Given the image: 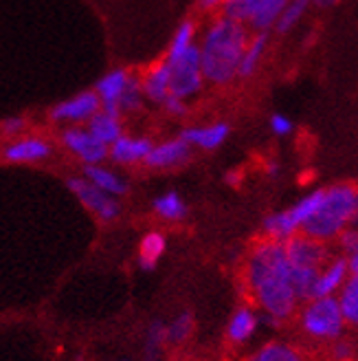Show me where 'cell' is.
<instances>
[{
  "label": "cell",
  "mask_w": 358,
  "mask_h": 361,
  "mask_svg": "<svg viewBox=\"0 0 358 361\" xmlns=\"http://www.w3.org/2000/svg\"><path fill=\"white\" fill-rule=\"evenodd\" d=\"M244 282L262 313L288 322L299 311L301 304L290 284V264L283 243L271 238L255 243L246 256Z\"/></svg>",
  "instance_id": "6da1fadb"
},
{
  "label": "cell",
  "mask_w": 358,
  "mask_h": 361,
  "mask_svg": "<svg viewBox=\"0 0 358 361\" xmlns=\"http://www.w3.org/2000/svg\"><path fill=\"white\" fill-rule=\"evenodd\" d=\"M248 42V31L242 23L231 18H218L207 29L200 51L203 78L213 84H229L238 78L240 58Z\"/></svg>",
  "instance_id": "7a4b0ae2"
},
{
  "label": "cell",
  "mask_w": 358,
  "mask_h": 361,
  "mask_svg": "<svg viewBox=\"0 0 358 361\" xmlns=\"http://www.w3.org/2000/svg\"><path fill=\"white\" fill-rule=\"evenodd\" d=\"M358 214V192L352 183H338L324 190L321 203L314 214L303 223L301 233L321 243L336 240L343 229H347Z\"/></svg>",
  "instance_id": "3957f363"
},
{
  "label": "cell",
  "mask_w": 358,
  "mask_h": 361,
  "mask_svg": "<svg viewBox=\"0 0 358 361\" xmlns=\"http://www.w3.org/2000/svg\"><path fill=\"white\" fill-rule=\"evenodd\" d=\"M299 326L314 341H334L345 335L347 324L338 309L336 295L314 298L303 302L299 311Z\"/></svg>",
  "instance_id": "277c9868"
},
{
  "label": "cell",
  "mask_w": 358,
  "mask_h": 361,
  "mask_svg": "<svg viewBox=\"0 0 358 361\" xmlns=\"http://www.w3.org/2000/svg\"><path fill=\"white\" fill-rule=\"evenodd\" d=\"M321 196H324V190H314V192L303 196L301 201H297L293 207L266 216L264 223H262V229L266 233V238L279 240V243L293 238L295 233L301 231L303 223H306L310 216L314 214V209L321 203Z\"/></svg>",
  "instance_id": "5b68a950"
},
{
  "label": "cell",
  "mask_w": 358,
  "mask_h": 361,
  "mask_svg": "<svg viewBox=\"0 0 358 361\" xmlns=\"http://www.w3.org/2000/svg\"><path fill=\"white\" fill-rule=\"evenodd\" d=\"M170 66V95L178 99L193 97L203 88V66H200V51L198 44H191L181 56L165 60Z\"/></svg>",
  "instance_id": "8992f818"
},
{
  "label": "cell",
  "mask_w": 358,
  "mask_h": 361,
  "mask_svg": "<svg viewBox=\"0 0 358 361\" xmlns=\"http://www.w3.org/2000/svg\"><path fill=\"white\" fill-rule=\"evenodd\" d=\"M288 0H224L222 16L238 23H248L255 31H268L275 27L281 9Z\"/></svg>",
  "instance_id": "52a82bcc"
},
{
  "label": "cell",
  "mask_w": 358,
  "mask_h": 361,
  "mask_svg": "<svg viewBox=\"0 0 358 361\" xmlns=\"http://www.w3.org/2000/svg\"><path fill=\"white\" fill-rule=\"evenodd\" d=\"M283 251H286V258H288L290 269L319 271L332 258V251H330L328 243L314 240L310 236H303V233H295L293 238L283 240Z\"/></svg>",
  "instance_id": "ba28073f"
},
{
  "label": "cell",
  "mask_w": 358,
  "mask_h": 361,
  "mask_svg": "<svg viewBox=\"0 0 358 361\" xmlns=\"http://www.w3.org/2000/svg\"><path fill=\"white\" fill-rule=\"evenodd\" d=\"M68 190L73 192L79 203L88 209L93 212L99 221L103 223H113L115 219H119L121 214V205L115 196L101 192L99 188H95L91 180H86L84 176H73L68 178Z\"/></svg>",
  "instance_id": "9c48e42d"
},
{
  "label": "cell",
  "mask_w": 358,
  "mask_h": 361,
  "mask_svg": "<svg viewBox=\"0 0 358 361\" xmlns=\"http://www.w3.org/2000/svg\"><path fill=\"white\" fill-rule=\"evenodd\" d=\"M62 143L70 152H75L86 166L101 164V161L108 157V146H103V143L97 141L88 130L75 128V126L62 133Z\"/></svg>",
  "instance_id": "30bf717a"
},
{
  "label": "cell",
  "mask_w": 358,
  "mask_h": 361,
  "mask_svg": "<svg viewBox=\"0 0 358 361\" xmlns=\"http://www.w3.org/2000/svg\"><path fill=\"white\" fill-rule=\"evenodd\" d=\"M101 108V102L97 97L95 90H84L73 97H68L60 102L56 108L51 111V117L56 121H88Z\"/></svg>",
  "instance_id": "8fae6325"
},
{
  "label": "cell",
  "mask_w": 358,
  "mask_h": 361,
  "mask_svg": "<svg viewBox=\"0 0 358 361\" xmlns=\"http://www.w3.org/2000/svg\"><path fill=\"white\" fill-rule=\"evenodd\" d=\"M347 276H352L350 269H347V258L345 256H334V258H330L324 267L319 269V274L314 278V284H312L310 300L336 295L338 288H341L343 282L347 280Z\"/></svg>",
  "instance_id": "7c38bea8"
},
{
  "label": "cell",
  "mask_w": 358,
  "mask_h": 361,
  "mask_svg": "<svg viewBox=\"0 0 358 361\" xmlns=\"http://www.w3.org/2000/svg\"><path fill=\"white\" fill-rule=\"evenodd\" d=\"M189 159H191V146L178 137V139H170L165 143H160V146H152V150L148 152L143 164L156 170H170V168H178L187 164Z\"/></svg>",
  "instance_id": "4fadbf2b"
},
{
  "label": "cell",
  "mask_w": 358,
  "mask_h": 361,
  "mask_svg": "<svg viewBox=\"0 0 358 361\" xmlns=\"http://www.w3.org/2000/svg\"><path fill=\"white\" fill-rule=\"evenodd\" d=\"M262 326L260 324V313L253 309V306L242 304L234 311V315L229 317L226 324V339L234 346H242L246 341H250L255 337L257 329Z\"/></svg>",
  "instance_id": "5bb4252c"
},
{
  "label": "cell",
  "mask_w": 358,
  "mask_h": 361,
  "mask_svg": "<svg viewBox=\"0 0 358 361\" xmlns=\"http://www.w3.org/2000/svg\"><path fill=\"white\" fill-rule=\"evenodd\" d=\"M3 157L9 164H38L51 157V143L40 137L18 139L3 150Z\"/></svg>",
  "instance_id": "9a60e30c"
},
{
  "label": "cell",
  "mask_w": 358,
  "mask_h": 361,
  "mask_svg": "<svg viewBox=\"0 0 358 361\" xmlns=\"http://www.w3.org/2000/svg\"><path fill=\"white\" fill-rule=\"evenodd\" d=\"M152 150V141L146 137H125L121 135L115 143L108 146V157L119 166H132L146 161L148 152Z\"/></svg>",
  "instance_id": "2e32d148"
},
{
  "label": "cell",
  "mask_w": 358,
  "mask_h": 361,
  "mask_svg": "<svg viewBox=\"0 0 358 361\" xmlns=\"http://www.w3.org/2000/svg\"><path fill=\"white\" fill-rule=\"evenodd\" d=\"M125 80H128V71L123 68H115L110 73H106L97 86H95V93L101 102V111L108 113V115H115V117H121L119 108H117V102H119V95L125 86Z\"/></svg>",
  "instance_id": "e0dca14e"
},
{
  "label": "cell",
  "mask_w": 358,
  "mask_h": 361,
  "mask_svg": "<svg viewBox=\"0 0 358 361\" xmlns=\"http://www.w3.org/2000/svg\"><path fill=\"white\" fill-rule=\"evenodd\" d=\"M231 128L229 123H211V126H198V128H185L181 133V139L187 141L189 146L203 148V150H216L226 141Z\"/></svg>",
  "instance_id": "ac0fdd59"
},
{
  "label": "cell",
  "mask_w": 358,
  "mask_h": 361,
  "mask_svg": "<svg viewBox=\"0 0 358 361\" xmlns=\"http://www.w3.org/2000/svg\"><path fill=\"white\" fill-rule=\"evenodd\" d=\"M84 178L86 180H91V183L95 188H99L101 192L106 194H110V196H123V194H128L130 185H128V180H125L123 176H119L117 172L108 170V168H103L101 164H95V166H86L84 168Z\"/></svg>",
  "instance_id": "d6986e66"
},
{
  "label": "cell",
  "mask_w": 358,
  "mask_h": 361,
  "mask_svg": "<svg viewBox=\"0 0 358 361\" xmlns=\"http://www.w3.org/2000/svg\"><path fill=\"white\" fill-rule=\"evenodd\" d=\"M143 95L154 104H163L165 97L170 95V66L167 62L154 66L150 73L141 80Z\"/></svg>",
  "instance_id": "ffe728a7"
},
{
  "label": "cell",
  "mask_w": 358,
  "mask_h": 361,
  "mask_svg": "<svg viewBox=\"0 0 358 361\" xmlns=\"http://www.w3.org/2000/svg\"><path fill=\"white\" fill-rule=\"evenodd\" d=\"M167 249V238L165 233L160 231H150L143 236L141 245H139V267L143 271H154L158 260L163 258Z\"/></svg>",
  "instance_id": "44dd1931"
},
{
  "label": "cell",
  "mask_w": 358,
  "mask_h": 361,
  "mask_svg": "<svg viewBox=\"0 0 358 361\" xmlns=\"http://www.w3.org/2000/svg\"><path fill=\"white\" fill-rule=\"evenodd\" d=\"M248 361H308V357L288 341H266L248 357Z\"/></svg>",
  "instance_id": "7402d4cb"
},
{
  "label": "cell",
  "mask_w": 358,
  "mask_h": 361,
  "mask_svg": "<svg viewBox=\"0 0 358 361\" xmlns=\"http://www.w3.org/2000/svg\"><path fill=\"white\" fill-rule=\"evenodd\" d=\"M266 47H268V31H257L255 38H248L246 49L240 58L238 78H248L255 73L262 58H264V53H266Z\"/></svg>",
  "instance_id": "603a6c76"
},
{
  "label": "cell",
  "mask_w": 358,
  "mask_h": 361,
  "mask_svg": "<svg viewBox=\"0 0 358 361\" xmlns=\"http://www.w3.org/2000/svg\"><path fill=\"white\" fill-rule=\"evenodd\" d=\"M88 133H91L97 141H101L103 146H110V143H115L123 135L119 117L103 113L101 108L88 119Z\"/></svg>",
  "instance_id": "cb8c5ba5"
},
{
  "label": "cell",
  "mask_w": 358,
  "mask_h": 361,
  "mask_svg": "<svg viewBox=\"0 0 358 361\" xmlns=\"http://www.w3.org/2000/svg\"><path fill=\"white\" fill-rule=\"evenodd\" d=\"M336 302L347 326H356L358 324V274L347 276L343 286L338 288Z\"/></svg>",
  "instance_id": "d4e9b609"
},
{
  "label": "cell",
  "mask_w": 358,
  "mask_h": 361,
  "mask_svg": "<svg viewBox=\"0 0 358 361\" xmlns=\"http://www.w3.org/2000/svg\"><path fill=\"white\" fill-rule=\"evenodd\" d=\"M165 322L152 319L146 331V341H143V361H160L165 350Z\"/></svg>",
  "instance_id": "484cf974"
},
{
  "label": "cell",
  "mask_w": 358,
  "mask_h": 361,
  "mask_svg": "<svg viewBox=\"0 0 358 361\" xmlns=\"http://www.w3.org/2000/svg\"><path fill=\"white\" fill-rule=\"evenodd\" d=\"M152 207H154V212L160 216V219L170 221V223L183 221L187 216V203L183 201L178 192H165V194L156 196Z\"/></svg>",
  "instance_id": "4316f807"
},
{
  "label": "cell",
  "mask_w": 358,
  "mask_h": 361,
  "mask_svg": "<svg viewBox=\"0 0 358 361\" xmlns=\"http://www.w3.org/2000/svg\"><path fill=\"white\" fill-rule=\"evenodd\" d=\"M196 331V317L191 311H181L178 315H174L172 322L165 324V339L172 346H181L193 335Z\"/></svg>",
  "instance_id": "83f0119b"
},
{
  "label": "cell",
  "mask_w": 358,
  "mask_h": 361,
  "mask_svg": "<svg viewBox=\"0 0 358 361\" xmlns=\"http://www.w3.org/2000/svg\"><path fill=\"white\" fill-rule=\"evenodd\" d=\"M141 106H143L141 78L128 73V80H125V86H123L121 95H119L117 108H119V113H134V111H139Z\"/></svg>",
  "instance_id": "f1b7e54d"
},
{
  "label": "cell",
  "mask_w": 358,
  "mask_h": 361,
  "mask_svg": "<svg viewBox=\"0 0 358 361\" xmlns=\"http://www.w3.org/2000/svg\"><path fill=\"white\" fill-rule=\"evenodd\" d=\"M308 7H310V0H288V3H286V7L281 9L279 18H277L275 29L279 33H288L301 20V18L306 16Z\"/></svg>",
  "instance_id": "f546056e"
},
{
  "label": "cell",
  "mask_w": 358,
  "mask_h": 361,
  "mask_svg": "<svg viewBox=\"0 0 358 361\" xmlns=\"http://www.w3.org/2000/svg\"><path fill=\"white\" fill-rule=\"evenodd\" d=\"M193 42H196V25H193V20H183L181 25H178L174 38H172L170 51H167V60L181 56V53L187 51Z\"/></svg>",
  "instance_id": "4dcf8cb0"
},
{
  "label": "cell",
  "mask_w": 358,
  "mask_h": 361,
  "mask_svg": "<svg viewBox=\"0 0 358 361\" xmlns=\"http://www.w3.org/2000/svg\"><path fill=\"white\" fill-rule=\"evenodd\" d=\"M356 359V344L345 335L330 341L328 348V361H354Z\"/></svg>",
  "instance_id": "1f68e13d"
},
{
  "label": "cell",
  "mask_w": 358,
  "mask_h": 361,
  "mask_svg": "<svg viewBox=\"0 0 358 361\" xmlns=\"http://www.w3.org/2000/svg\"><path fill=\"white\" fill-rule=\"evenodd\" d=\"M336 238H338V247H341L345 258L358 254V233H356V229L347 227V229H343L341 233H338Z\"/></svg>",
  "instance_id": "d6a6232c"
},
{
  "label": "cell",
  "mask_w": 358,
  "mask_h": 361,
  "mask_svg": "<svg viewBox=\"0 0 358 361\" xmlns=\"http://www.w3.org/2000/svg\"><path fill=\"white\" fill-rule=\"evenodd\" d=\"M293 128H295V123H293L290 117L279 115V113L271 117V130H273L275 135L286 137V135H290V133H293Z\"/></svg>",
  "instance_id": "836d02e7"
},
{
  "label": "cell",
  "mask_w": 358,
  "mask_h": 361,
  "mask_svg": "<svg viewBox=\"0 0 358 361\" xmlns=\"http://www.w3.org/2000/svg\"><path fill=\"white\" fill-rule=\"evenodd\" d=\"M0 130H3L7 137L20 135L25 130V119L23 117H7V119H3V123H0Z\"/></svg>",
  "instance_id": "e575fe53"
},
{
  "label": "cell",
  "mask_w": 358,
  "mask_h": 361,
  "mask_svg": "<svg viewBox=\"0 0 358 361\" xmlns=\"http://www.w3.org/2000/svg\"><path fill=\"white\" fill-rule=\"evenodd\" d=\"M160 106H165L172 115H185V113H187V108H185L183 99H178V97H174V95H167L165 102L160 104Z\"/></svg>",
  "instance_id": "d590c367"
},
{
  "label": "cell",
  "mask_w": 358,
  "mask_h": 361,
  "mask_svg": "<svg viewBox=\"0 0 358 361\" xmlns=\"http://www.w3.org/2000/svg\"><path fill=\"white\" fill-rule=\"evenodd\" d=\"M279 172H281V168H279L277 161H271V164H266V174L271 176V178H277Z\"/></svg>",
  "instance_id": "8d00e7d4"
},
{
  "label": "cell",
  "mask_w": 358,
  "mask_h": 361,
  "mask_svg": "<svg viewBox=\"0 0 358 361\" xmlns=\"http://www.w3.org/2000/svg\"><path fill=\"white\" fill-rule=\"evenodd\" d=\"M310 3H314L317 7H321V9H328V7H334L338 0H310Z\"/></svg>",
  "instance_id": "74e56055"
},
{
  "label": "cell",
  "mask_w": 358,
  "mask_h": 361,
  "mask_svg": "<svg viewBox=\"0 0 358 361\" xmlns=\"http://www.w3.org/2000/svg\"><path fill=\"white\" fill-rule=\"evenodd\" d=\"M222 3H224V0H200V9H213V7H218Z\"/></svg>",
  "instance_id": "f35d334b"
},
{
  "label": "cell",
  "mask_w": 358,
  "mask_h": 361,
  "mask_svg": "<svg viewBox=\"0 0 358 361\" xmlns=\"http://www.w3.org/2000/svg\"><path fill=\"white\" fill-rule=\"evenodd\" d=\"M226 183L229 185H240V172H229L226 174Z\"/></svg>",
  "instance_id": "ab89813d"
},
{
  "label": "cell",
  "mask_w": 358,
  "mask_h": 361,
  "mask_svg": "<svg viewBox=\"0 0 358 361\" xmlns=\"http://www.w3.org/2000/svg\"><path fill=\"white\" fill-rule=\"evenodd\" d=\"M117 361H130V359H117Z\"/></svg>",
  "instance_id": "60d3db41"
}]
</instances>
